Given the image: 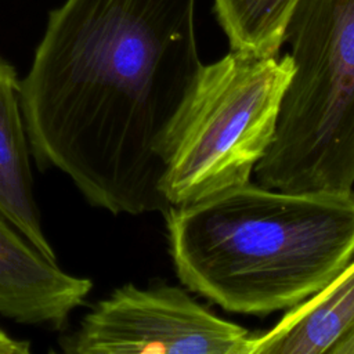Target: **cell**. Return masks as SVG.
I'll list each match as a JSON object with an SVG mask.
<instances>
[{"mask_svg": "<svg viewBox=\"0 0 354 354\" xmlns=\"http://www.w3.org/2000/svg\"><path fill=\"white\" fill-rule=\"evenodd\" d=\"M293 72L288 53L257 57L230 50L202 64L165 140L159 189L169 207L250 181L274 141Z\"/></svg>", "mask_w": 354, "mask_h": 354, "instance_id": "277c9868", "label": "cell"}, {"mask_svg": "<svg viewBox=\"0 0 354 354\" xmlns=\"http://www.w3.org/2000/svg\"><path fill=\"white\" fill-rule=\"evenodd\" d=\"M0 213L44 256L57 260L35 196L32 152L21 109V80L0 57Z\"/></svg>", "mask_w": 354, "mask_h": 354, "instance_id": "52a82bcc", "label": "cell"}, {"mask_svg": "<svg viewBox=\"0 0 354 354\" xmlns=\"http://www.w3.org/2000/svg\"><path fill=\"white\" fill-rule=\"evenodd\" d=\"M181 283L227 311L292 308L354 259V191L288 192L250 181L165 213Z\"/></svg>", "mask_w": 354, "mask_h": 354, "instance_id": "7a4b0ae2", "label": "cell"}, {"mask_svg": "<svg viewBox=\"0 0 354 354\" xmlns=\"http://www.w3.org/2000/svg\"><path fill=\"white\" fill-rule=\"evenodd\" d=\"M196 0H65L21 80L39 171L66 174L88 205L165 213L171 120L202 66Z\"/></svg>", "mask_w": 354, "mask_h": 354, "instance_id": "6da1fadb", "label": "cell"}, {"mask_svg": "<svg viewBox=\"0 0 354 354\" xmlns=\"http://www.w3.org/2000/svg\"><path fill=\"white\" fill-rule=\"evenodd\" d=\"M297 0H213L216 19L230 50L277 57L285 44L288 24Z\"/></svg>", "mask_w": 354, "mask_h": 354, "instance_id": "9c48e42d", "label": "cell"}, {"mask_svg": "<svg viewBox=\"0 0 354 354\" xmlns=\"http://www.w3.org/2000/svg\"><path fill=\"white\" fill-rule=\"evenodd\" d=\"M253 339L184 289L126 283L64 329L58 346L66 354H252Z\"/></svg>", "mask_w": 354, "mask_h": 354, "instance_id": "5b68a950", "label": "cell"}, {"mask_svg": "<svg viewBox=\"0 0 354 354\" xmlns=\"http://www.w3.org/2000/svg\"><path fill=\"white\" fill-rule=\"evenodd\" d=\"M354 328V259L321 290L292 307L263 335L252 354H329Z\"/></svg>", "mask_w": 354, "mask_h": 354, "instance_id": "ba28073f", "label": "cell"}, {"mask_svg": "<svg viewBox=\"0 0 354 354\" xmlns=\"http://www.w3.org/2000/svg\"><path fill=\"white\" fill-rule=\"evenodd\" d=\"M30 342L10 336L0 328V354H29Z\"/></svg>", "mask_w": 354, "mask_h": 354, "instance_id": "30bf717a", "label": "cell"}, {"mask_svg": "<svg viewBox=\"0 0 354 354\" xmlns=\"http://www.w3.org/2000/svg\"><path fill=\"white\" fill-rule=\"evenodd\" d=\"M329 354H354V328H351L330 350Z\"/></svg>", "mask_w": 354, "mask_h": 354, "instance_id": "8fae6325", "label": "cell"}, {"mask_svg": "<svg viewBox=\"0 0 354 354\" xmlns=\"http://www.w3.org/2000/svg\"><path fill=\"white\" fill-rule=\"evenodd\" d=\"M93 281L65 272L0 213V315L62 332Z\"/></svg>", "mask_w": 354, "mask_h": 354, "instance_id": "8992f818", "label": "cell"}, {"mask_svg": "<svg viewBox=\"0 0 354 354\" xmlns=\"http://www.w3.org/2000/svg\"><path fill=\"white\" fill-rule=\"evenodd\" d=\"M285 44L295 72L259 184L288 192L354 185V0H297Z\"/></svg>", "mask_w": 354, "mask_h": 354, "instance_id": "3957f363", "label": "cell"}]
</instances>
